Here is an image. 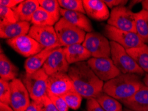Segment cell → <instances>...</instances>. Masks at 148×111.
Listing matches in <instances>:
<instances>
[{
    "label": "cell",
    "mask_w": 148,
    "mask_h": 111,
    "mask_svg": "<svg viewBox=\"0 0 148 111\" xmlns=\"http://www.w3.org/2000/svg\"><path fill=\"white\" fill-rule=\"evenodd\" d=\"M68 74L73 81L74 89L82 98L96 99L103 92L104 83L96 75L86 61L70 66Z\"/></svg>",
    "instance_id": "1"
},
{
    "label": "cell",
    "mask_w": 148,
    "mask_h": 111,
    "mask_svg": "<svg viewBox=\"0 0 148 111\" xmlns=\"http://www.w3.org/2000/svg\"><path fill=\"white\" fill-rule=\"evenodd\" d=\"M143 84L140 76L123 74L104 83L103 92L122 102L133 97Z\"/></svg>",
    "instance_id": "2"
},
{
    "label": "cell",
    "mask_w": 148,
    "mask_h": 111,
    "mask_svg": "<svg viewBox=\"0 0 148 111\" xmlns=\"http://www.w3.org/2000/svg\"><path fill=\"white\" fill-rule=\"evenodd\" d=\"M49 76L41 69L33 73L24 72L21 80L29 93L31 101L38 102L47 95Z\"/></svg>",
    "instance_id": "3"
},
{
    "label": "cell",
    "mask_w": 148,
    "mask_h": 111,
    "mask_svg": "<svg viewBox=\"0 0 148 111\" xmlns=\"http://www.w3.org/2000/svg\"><path fill=\"white\" fill-rule=\"evenodd\" d=\"M110 44L111 59L121 73L135 74L140 77L145 76V72L127 53L126 49L116 42L110 41Z\"/></svg>",
    "instance_id": "4"
},
{
    "label": "cell",
    "mask_w": 148,
    "mask_h": 111,
    "mask_svg": "<svg viewBox=\"0 0 148 111\" xmlns=\"http://www.w3.org/2000/svg\"><path fill=\"white\" fill-rule=\"evenodd\" d=\"M55 29L62 47L82 44L86 35L85 31L73 26L63 17L55 25Z\"/></svg>",
    "instance_id": "5"
},
{
    "label": "cell",
    "mask_w": 148,
    "mask_h": 111,
    "mask_svg": "<svg viewBox=\"0 0 148 111\" xmlns=\"http://www.w3.org/2000/svg\"><path fill=\"white\" fill-rule=\"evenodd\" d=\"M83 46L90 53L92 57H110V44L106 37L98 32L87 33Z\"/></svg>",
    "instance_id": "6"
},
{
    "label": "cell",
    "mask_w": 148,
    "mask_h": 111,
    "mask_svg": "<svg viewBox=\"0 0 148 111\" xmlns=\"http://www.w3.org/2000/svg\"><path fill=\"white\" fill-rule=\"evenodd\" d=\"M135 14L127 7H116L111 10L108 24L120 30L136 33Z\"/></svg>",
    "instance_id": "7"
},
{
    "label": "cell",
    "mask_w": 148,
    "mask_h": 111,
    "mask_svg": "<svg viewBox=\"0 0 148 111\" xmlns=\"http://www.w3.org/2000/svg\"><path fill=\"white\" fill-rule=\"evenodd\" d=\"M104 31L105 36L110 41L117 43L126 50L145 44L136 33L120 30L108 24L105 26Z\"/></svg>",
    "instance_id": "8"
},
{
    "label": "cell",
    "mask_w": 148,
    "mask_h": 111,
    "mask_svg": "<svg viewBox=\"0 0 148 111\" xmlns=\"http://www.w3.org/2000/svg\"><path fill=\"white\" fill-rule=\"evenodd\" d=\"M86 62L96 75L103 82L110 81L121 74L110 57H91Z\"/></svg>",
    "instance_id": "9"
},
{
    "label": "cell",
    "mask_w": 148,
    "mask_h": 111,
    "mask_svg": "<svg viewBox=\"0 0 148 111\" xmlns=\"http://www.w3.org/2000/svg\"><path fill=\"white\" fill-rule=\"evenodd\" d=\"M10 106L14 111H26L31 103L29 93L20 79L10 82Z\"/></svg>",
    "instance_id": "10"
},
{
    "label": "cell",
    "mask_w": 148,
    "mask_h": 111,
    "mask_svg": "<svg viewBox=\"0 0 148 111\" xmlns=\"http://www.w3.org/2000/svg\"><path fill=\"white\" fill-rule=\"evenodd\" d=\"M6 43L17 53L28 58L39 53L45 49L44 47L29 35H23L8 39Z\"/></svg>",
    "instance_id": "11"
},
{
    "label": "cell",
    "mask_w": 148,
    "mask_h": 111,
    "mask_svg": "<svg viewBox=\"0 0 148 111\" xmlns=\"http://www.w3.org/2000/svg\"><path fill=\"white\" fill-rule=\"evenodd\" d=\"M70 65L67 62L64 48L60 47L51 54L42 67L48 76L59 72L68 73Z\"/></svg>",
    "instance_id": "12"
},
{
    "label": "cell",
    "mask_w": 148,
    "mask_h": 111,
    "mask_svg": "<svg viewBox=\"0 0 148 111\" xmlns=\"http://www.w3.org/2000/svg\"><path fill=\"white\" fill-rule=\"evenodd\" d=\"M28 35L45 48L55 45L61 47L53 26H31Z\"/></svg>",
    "instance_id": "13"
},
{
    "label": "cell",
    "mask_w": 148,
    "mask_h": 111,
    "mask_svg": "<svg viewBox=\"0 0 148 111\" xmlns=\"http://www.w3.org/2000/svg\"><path fill=\"white\" fill-rule=\"evenodd\" d=\"M73 90V81L68 73L59 72L49 76L48 92L62 97Z\"/></svg>",
    "instance_id": "14"
},
{
    "label": "cell",
    "mask_w": 148,
    "mask_h": 111,
    "mask_svg": "<svg viewBox=\"0 0 148 111\" xmlns=\"http://www.w3.org/2000/svg\"><path fill=\"white\" fill-rule=\"evenodd\" d=\"M85 13L89 17L98 21L108 20L110 12L104 1L82 0Z\"/></svg>",
    "instance_id": "15"
},
{
    "label": "cell",
    "mask_w": 148,
    "mask_h": 111,
    "mask_svg": "<svg viewBox=\"0 0 148 111\" xmlns=\"http://www.w3.org/2000/svg\"><path fill=\"white\" fill-rule=\"evenodd\" d=\"M31 27V23L27 21L0 25V37L8 40L21 35H28Z\"/></svg>",
    "instance_id": "16"
},
{
    "label": "cell",
    "mask_w": 148,
    "mask_h": 111,
    "mask_svg": "<svg viewBox=\"0 0 148 111\" xmlns=\"http://www.w3.org/2000/svg\"><path fill=\"white\" fill-rule=\"evenodd\" d=\"M60 47L58 45L47 47L39 53L27 58L24 64V68L27 73H33L43 67L49 55L57 48Z\"/></svg>",
    "instance_id": "17"
},
{
    "label": "cell",
    "mask_w": 148,
    "mask_h": 111,
    "mask_svg": "<svg viewBox=\"0 0 148 111\" xmlns=\"http://www.w3.org/2000/svg\"><path fill=\"white\" fill-rule=\"evenodd\" d=\"M121 103L125 107L133 111H147L148 110V88L144 84L138 91L127 100Z\"/></svg>",
    "instance_id": "18"
},
{
    "label": "cell",
    "mask_w": 148,
    "mask_h": 111,
    "mask_svg": "<svg viewBox=\"0 0 148 111\" xmlns=\"http://www.w3.org/2000/svg\"><path fill=\"white\" fill-rule=\"evenodd\" d=\"M60 15L66 21L85 32H92L93 28L92 23L84 13L60 9Z\"/></svg>",
    "instance_id": "19"
},
{
    "label": "cell",
    "mask_w": 148,
    "mask_h": 111,
    "mask_svg": "<svg viewBox=\"0 0 148 111\" xmlns=\"http://www.w3.org/2000/svg\"><path fill=\"white\" fill-rule=\"evenodd\" d=\"M63 48L66 61L69 65L83 62L88 60L92 57L90 53L82 44L72 45Z\"/></svg>",
    "instance_id": "20"
},
{
    "label": "cell",
    "mask_w": 148,
    "mask_h": 111,
    "mask_svg": "<svg viewBox=\"0 0 148 111\" xmlns=\"http://www.w3.org/2000/svg\"><path fill=\"white\" fill-rule=\"evenodd\" d=\"M39 7L38 0H25L12 10L18 21L31 22L33 14Z\"/></svg>",
    "instance_id": "21"
},
{
    "label": "cell",
    "mask_w": 148,
    "mask_h": 111,
    "mask_svg": "<svg viewBox=\"0 0 148 111\" xmlns=\"http://www.w3.org/2000/svg\"><path fill=\"white\" fill-rule=\"evenodd\" d=\"M19 69L5 54H0V77L2 80L11 82L18 76Z\"/></svg>",
    "instance_id": "22"
},
{
    "label": "cell",
    "mask_w": 148,
    "mask_h": 111,
    "mask_svg": "<svg viewBox=\"0 0 148 111\" xmlns=\"http://www.w3.org/2000/svg\"><path fill=\"white\" fill-rule=\"evenodd\" d=\"M136 33L144 43H148V12L142 9L135 14Z\"/></svg>",
    "instance_id": "23"
},
{
    "label": "cell",
    "mask_w": 148,
    "mask_h": 111,
    "mask_svg": "<svg viewBox=\"0 0 148 111\" xmlns=\"http://www.w3.org/2000/svg\"><path fill=\"white\" fill-rule=\"evenodd\" d=\"M136 63L145 73H148V45L126 50Z\"/></svg>",
    "instance_id": "24"
},
{
    "label": "cell",
    "mask_w": 148,
    "mask_h": 111,
    "mask_svg": "<svg viewBox=\"0 0 148 111\" xmlns=\"http://www.w3.org/2000/svg\"><path fill=\"white\" fill-rule=\"evenodd\" d=\"M105 111H123L122 105L121 102L116 100L105 92H102L96 98Z\"/></svg>",
    "instance_id": "25"
},
{
    "label": "cell",
    "mask_w": 148,
    "mask_h": 111,
    "mask_svg": "<svg viewBox=\"0 0 148 111\" xmlns=\"http://www.w3.org/2000/svg\"><path fill=\"white\" fill-rule=\"evenodd\" d=\"M31 23L33 26H53L57 23L50 14L39 7L33 15Z\"/></svg>",
    "instance_id": "26"
},
{
    "label": "cell",
    "mask_w": 148,
    "mask_h": 111,
    "mask_svg": "<svg viewBox=\"0 0 148 111\" xmlns=\"http://www.w3.org/2000/svg\"><path fill=\"white\" fill-rule=\"evenodd\" d=\"M40 7L44 9L57 23L60 19V7L58 0H38Z\"/></svg>",
    "instance_id": "27"
},
{
    "label": "cell",
    "mask_w": 148,
    "mask_h": 111,
    "mask_svg": "<svg viewBox=\"0 0 148 111\" xmlns=\"http://www.w3.org/2000/svg\"><path fill=\"white\" fill-rule=\"evenodd\" d=\"M69 108L73 110H78L82 103V97L79 93L73 90L62 96Z\"/></svg>",
    "instance_id": "28"
},
{
    "label": "cell",
    "mask_w": 148,
    "mask_h": 111,
    "mask_svg": "<svg viewBox=\"0 0 148 111\" xmlns=\"http://www.w3.org/2000/svg\"><path fill=\"white\" fill-rule=\"evenodd\" d=\"M61 9L72 11L86 13L82 0H58Z\"/></svg>",
    "instance_id": "29"
},
{
    "label": "cell",
    "mask_w": 148,
    "mask_h": 111,
    "mask_svg": "<svg viewBox=\"0 0 148 111\" xmlns=\"http://www.w3.org/2000/svg\"><path fill=\"white\" fill-rule=\"evenodd\" d=\"M0 17H1L0 25L14 23L18 21L16 15L12 9L1 6H0Z\"/></svg>",
    "instance_id": "30"
},
{
    "label": "cell",
    "mask_w": 148,
    "mask_h": 111,
    "mask_svg": "<svg viewBox=\"0 0 148 111\" xmlns=\"http://www.w3.org/2000/svg\"><path fill=\"white\" fill-rule=\"evenodd\" d=\"M10 82L0 79V103L10 105Z\"/></svg>",
    "instance_id": "31"
},
{
    "label": "cell",
    "mask_w": 148,
    "mask_h": 111,
    "mask_svg": "<svg viewBox=\"0 0 148 111\" xmlns=\"http://www.w3.org/2000/svg\"><path fill=\"white\" fill-rule=\"evenodd\" d=\"M47 96L59 111H69V106L63 97L47 92Z\"/></svg>",
    "instance_id": "32"
},
{
    "label": "cell",
    "mask_w": 148,
    "mask_h": 111,
    "mask_svg": "<svg viewBox=\"0 0 148 111\" xmlns=\"http://www.w3.org/2000/svg\"><path fill=\"white\" fill-rule=\"evenodd\" d=\"M35 103L37 104L39 111H59L47 95L42 98L41 101Z\"/></svg>",
    "instance_id": "33"
},
{
    "label": "cell",
    "mask_w": 148,
    "mask_h": 111,
    "mask_svg": "<svg viewBox=\"0 0 148 111\" xmlns=\"http://www.w3.org/2000/svg\"><path fill=\"white\" fill-rule=\"evenodd\" d=\"M86 111H105L100 105L96 99H90L87 100Z\"/></svg>",
    "instance_id": "34"
},
{
    "label": "cell",
    "mask_w": 148,
    "mask_h": 111,
    "mask_svg": "<svg viewBox=\"0 0 148 111\" xmlns=\"http://www.w3.org/2000/svg\"><path fill=\"white\" fill-rule=\"evenodd\" d=\"M106 4L108 8L112 10L113 8L119 6H124L128 1L127 0H103Z\"/></svg>",
    "instance_id": "35"
},
{
    "label": "cell",
    "mask_w": 148,
    "mask_h": 111,
    "mask_svg": "<svg viewBox=\"0 0 148 111\" xmlns=\"http://www.w3.org/2000/svg\"><path fill=\"white\" fill-rule=\"evenodd\" d=\"M23 2V0H1L0 6L13 9Z\"/></svg>",
    "instance_id": "36"
},
{
    "label": "cell",
    "mask_w": 148,
    "mask_h": 111,
    "mask_svg": "<svg viewBox=\"0 0 148 111\" xmlns=\"http://www.w3.org/2000/svg\"><path fill=\"white\" fill-rule=\"evenodd\" d=\"M0 111H14L10 105L0 103Z\"/></svg>",
    "instance_id": "37"
},
{
    "label": "cell",
    "mask_w": 148,
    "mask_h": 111,
    "mask_svg": "<svg viewBox=\"0 0 148 111\" xmlns=\"http://www.w3.org/2000/svg\"><path fill=\"white\" fill-rule=\"evenodd\" d=\"M26 111H39V110H38L37 105L35 102L31 101L30 105L29 106V107L27 108V109L26 110Z\"/></svg>",
    "instance_id": "38"
},
{
    "label": "cell",
    "mask_w": 148,
    "mask_h": 111,
    "mask_svg": "<svg viewBox=\"0 0 148 111\" xmlns=\"http://www.w3.org/2000/svg\"><path fill=\"white\" fill-rule=\"evenodd\" d=\"M141 3H142V9L146 10L148 12V0H143V1H142Z\"/></svg>",
    "instance_id": "39"
},
{
    "label": "cell",
    "mask_w": 148,
    "mask_h": 111,
    "mask_svg": "<svg viewBox=\"0 0 148 111\" xmlns=\"http://www.w3.org/2000/svg\"><path fill=\"white\" fill-rule=\"evenodd\" d=\"M143 83L148 88V73H145L144 77L143 79Z\"/></svg>",
    "instance_id": "40"
},
{
    "label": "cell",
    "mask_w": 148,
    "mask_h": 111,
    "mask_svg": "<svg viewBox=\"0 0 148 111\" xmlns=\"http://www.w3.org/2000/svg\"><path fill=\"white\" fill-rule=\"evenodd\" d=\"M123 111H133V110H130V109H128V108H124V110H123Z\"/></svg>",
    "instance_id": "41"
},
{
    "label": "cell",
    "mask_w": 148,
    "mask_h": 111,
    "mask_svg": "<svg viewBox=\"0 0 148 111\" xmlns=\"http://www.w3.org/2000/svg\"><path fill=\"white\" fill-rule=\"evenodd\" d=\"M84 111H86V110H84Z\"/></svg>",
    "instance_id": "42"
},
{
    "label": "cell",
    "mask_w": 148,
    "mask_h": 111,
    "mask_svg": "<svg viewBox=\"0 0 148 111\" xmlns=\"http://www.w3.org/2000/svg\"><path fill=\"white\" fill-rule=\"evenodd\" d=\"M147 111H148V110H147Z\"/></svg>",
    "instance_id": "43"
}]
</instances>
